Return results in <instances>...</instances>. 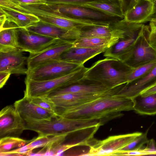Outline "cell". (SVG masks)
Segmentation results:
<instances>
[{
	"label": "cell",
	"mask_w": 156,
	"mask_h": 156,
	"mask_svg": "<svg viewBox=\"0 0 156 156\" xmlns=\"http://www.w3.org/2000/svg\"><path fill=\"white\" fill-rule=\"evenodd\" d=\"M16 4H29L40 2L44 0H10Z\"/></svg>",
	"instance_id": "8d00e7d4"
},
{
	"label": "cell",
	"mask_w": 156,
	"mask_h": 156,
	"mask_svg": "<svg viewBox=\"0 0 156 156\" xmlns=\"http://www.w3.org/2000/svg\"><path fill=\"white\" fill-rule=\"evenodd\" d=\"M28 99L38 106L58 114L57 107L48 96L31 98Z\"/></svg>",
	"instance_id": "1f68e13d"
},
{
	"label": "cell",
	"mask_w": 156,
	"mask_h": 156,
	"mask_svg": "<svg viewBox=\"0 0 156 156\" xmlns=\"http://www.w3.org/2000/svg\"><path fill=\"white\" fill-rule=\"evenodd\" d=\"M111 94L61 112L59 115L68 118L96 119L101 126L109 121L122 116L121 112L133 110L132 99Z\"/></svg>",
	"instance_id": "6da1fadb"
},
{
	"label": "cell",
	"mask_w": 156,
	"mask_h": 156,
	"mask_svg": "<svg viewBox=\"0 0 156 156\" xmlns=\"http://www.w3.org/2000/svg\"><path fill=\"white\" fill-rule=\"evenodd\" d=\"M156 83V66L146 75L126 83L116 94L117 96L132 99Z\"/></svg>",
	"instance_id": "ac0fdd59"
},
{
	"label": "cell",
	"mask_w": 156,
	"mask_h": 156,
	"mask_svg": "<svg viewBox=\"0 0 156 156\" xmlns=\"http://www.w3.org/2000/svg\"><path fill=\"white\" fill-rule=\"evenodd\" d=\"M154 3L150 0H139L132 8L126 11L124 19L126 22L142 23L147 22L152 15Z\"/></svg>",
	"instance_id": "7402d4cb"
},
{
	"label": "cell",
	"mask_w": 156,
	"mask_h": 156,
	"mask_svg": "<svg viewBox=\"0 0 156 156\" xmlns=\"http://www.w3.org/2000/svg\"><path fill=\"white\" fill-rule=\"evenodd\" d=\"M26 130V123L14 105H7L0 112V138L19 137Z\"/></svg>",
	"instance_id": "8fae6325"
},
{
	"label": "cell",
	"mask_w": 156,
	"mask_h": 156,
	"mask_svg": "<svg viewBox=\"0 0 156 156\" xmlns=\"http://www.w3.org/2000/svg\"><path fill=\"white\" fill-rule=\"evenodd\" d=\"M68 135L65 134L53 136L49 137L48 136L39 135L36 138L31 140L30 142L26 145L30 150L38 148L43 147V151L50 149L62 144Z\"/></svg>",
	"instance_id": "484cf974"
},
{
	"label": "cell",
	"mask_w": 156,
	"mask_h": 156,
	"mask_svg": "<svg viewBox=\"0 0 156 156\" xmlns=\"http://www.w3.org/2000/svg\"><path fill=\"white\" fill-rule=\"evenodd\" d=\"M0 12L6 16L7 21L14 23L19 27L26 28L40 21L37 17L33 14L23 13L2 6H0Z\"/></svg>",
	"instance_id": "cb8c5ba5"
},
{
	"label": "cell",
	"mask_w": 156,
	"mask_h": 156,
	"mask_svg": "<svg viewBox=\"0 0 156 156\" xmlns=\"http://www.w3.org/2000/svg\"><path fill=\"white\" fill-rule=\"evenodd\" d=\"M119 38L118 37H80L73 41L72 47L93 48L106 45L111 47L117 42Z\"/></svg>",
	"instance_id": "4316f807"
},
{
	"label": "cell",
	"mask_w": 156,
	"mask_h": 156,
	"mask_svg": "<svg viewBox=\"0 0 156 156\" xmlns=\"http://www.w3.org/2000/svg\"><path fill=\"white\" fill-rule=\"evenodd\" d=\"M25 28L30 31L41 35L63 41H72L67 39L68 30L46 23L39 21Z\"/></svg>",
	"instance_id": "603a6c76"
},
{
	"label": "cell",
	"mask_w": 156,
	"mask_h": 156,
	"mask_svg": "<svg viewBox=\"0 0 156 156\" xmlns=\"http://www.w3.org/2000/svg\"><path fill=\"white\" fill-rule=\"evenodd\" d=\"M0 152H7L23 146L31 141L12 136L4 137L0 138Z\"/></svg>",
	"instance_id": "f1b7e54d"
},
{
	"label": "cell",
	"mask_w": 156,
	"mask_h": 156,
	"mask_svg": "<svg viewBox=\"0 0 156 156\" xmlns=\"http://www.w3.org/2000/svg\"><path fill=\"white\" fill-rule=\"evenodd\" d=\"M156 66V62L133 68L127 78V83L140 78L150 73Z\"/></svg>",
	"instance_id": "4dcf8cb0"
},
{
	"label": "cell",
	"mask_w": 156,
	"mask_h": 156,
	"mask_svg": "<svg viewBox=\"0 0 156 156\" xmlns=\"http://www.w3.org/2000/svg\"><path fill=\"white\" fill-rule=\"evenodd\" d=\"M149 40L150 45L156 50V19L150 22Z\"/></svg>",
	"instance_id": "836d02e7"
},
{
	"label": "cell",
	"mask_w": 156,
	"mask_h": 156,
	"mask_svg": "<svg viewBox=\"0 0 156 156\" xmlns=\"http://www.w3.org/2000/svg\"><path fill=\"white\" fill-rule=\"evenodd\" d=\"M129 4L133 5L136 4L139 0H125Z\"/></svg>",
	"instance_id": "60d3db41"
},
{
	"label": "cell",
	"mask_w": 156,
	"mask_h": 156,
	"mask_svg": "<svg viewBox=\"0 0 156 156\" xmlns=\"http://www.w3.org/2000/svg\"><path fill=\"white\" fill-rule=\"evenodd\" d=\"M150 0L153 3L154 2L156 1V0Z\"/></svg>",
	"instance_id": "b9f144b4"
},
{
	"label": "cell",
	"mask_w": 156,
	"mask_h": 156,
	"mask_svg": "<svg viewBox=\"0 0 156 156\" xmlns=\"http://www.w3.org/2000/svg\"><path fill=\"white\" fill-rule=\"evenodd\" d=\"M80 6L90 8L103 13L111 17L124 18L123 0H102L90 2Z\"/></svg>",
	"instance_id": "44dd1931"
},
{
	"label": "cell",
	"mask_w": 156,
	"mask_h": 156,
	"mask_svg": "<svg viewBox=\"0 0 156 156\" xmlns=\"http://www.w3.org/2000/svg\"><path fill=\"white\" fill-rule=\"evenodd\" d=\"M11 9L23 13L33 14L40 21L68 30L91 26L92 24L90 20L69 18L63 15L52 5L44 2L29 4L15 3Z\"/></svg>",
	"instance_id": "3957f363"
},
{
	"label": "cell",
	"mask_w": 156,
	"mask_h": 156,
	"mask_svg": "<svg viewBox=\"0 0 156 156\" xmlns=\"http://www.w3.org/2000/svg\"><path fill=\"white\" fill-rule=\"evenodd\" d=\"M69 40L71 41L80 37H120L119 30L116 28L112 29L110 26H93L69 30Z\"/></svg>",
	"instance_id": "d6986e66"
},
{
	"label": "cell",
	"mask_w": 156,
	"mask_h": 156,
	"mask_svg": "<svg viewBox=\"0 0 156 156\" xmlns=\"http://www.w3.org/2000/svg\"><path fill=\"white\" fill-rule=\"evenodd\" d=\"M102 0H44L41 2L50 4L71 5L80 6L86 3Z\"/></svg>",
	"instance_id": "d6a6232c"
},
{
	"label": "cell",
	"mask_w": 156,
	"mask_h": 156,
	"mask_svg": "<svg viewBox=\"0 0 156 156\" xmlns=\"http://www.w3.org/2000/svg\"><path fill=\"white\" fill-rule=\"evenodd\" d=\"M146 147L144 149H140L147 154V155H156V144L154 139L149 140Z\"/></svg>",
	"instance_id": "e575fe53"
},
{
	"label": "cell",
	"mask_w": 156,
	"mask_h": 156,
	"mask_svg": "<svg viewBox=\"0 0 156 156\" xmlns=\"http://www.w3.org/2000/svg\"><path fill=\"white\" fill-rule=\"evenodd\" d=\"M73 42L61 40L41 52L30 53L27 60L28 69L45 62L58 59L62 53L72 47Z\"/></svg>",
	"instance_id": "5bb4252c"
},
{
	"label": "cell",
	"mask_w": 156,
	"mask_h": 156,
	"mask_svg": "<svg viewBox=\"0 0 156 156\" xmlns=\"http://www.w3.org/2000/svg\"><path fill=\"white\" fill-rule=\"evenodd\" d=\"M145 26L142 23H129L124 19L120 21L117 26L122 30V36L117 42L107 49L104 56L123 62L132 51Z\"/></svg>",
	"instance_id": "8992f818"
},
{
	"label": "cell",
	"mask_w": 156,
	"mask_h": 156,
	"mask_svg": "<svg viewBox=\"0 0 156 156\" xmlns=\"http://www.w3.org/2000/svg\"><path fill=\"white\" fill-rule=\"evenodd\" d=\"M51 5L61 13L69 18L104 21L103 20L111 17L100 11L86 7L71 5Z\"/></svg>",
	"instance_id": "9a60e30c"
},
{
	"label": "cell",
	"mask_w": 156,
	"mask_h": 156,
	"mask_svg": "<svg viewBox=\"0 0 156 156\" xmlns=\"http://www.w3.org/2000/svg\"><path fill=\"white\" fill-rule=\"evenodd\" d=\"M11 74L8 72H0V88L3 87Z\"/></svg>",
	"instance_id": "d590c367"
},
{
	"label": "cell",
	"mask_w": 156,
	"mask_h": 156,
	"mask_svg": "<svg viewBox=\"0 0 156 156\" xmlns=\"http://www.w3.org/2000/svg\"><path fill=\"white\" fill-rule=\"evenodd\" d=\"M142 133L136 132L125 134L110 136L101 141L97 140L90 147L86 155H114Z\"/></svg>",
	"instance_id": "30bf717a"
},
{
	"label": "cell",
	"mask_w": 156,
	"mask_h": 156,
	"mask_svg": "<svg viewBox=\"0 0 156 156\" xmlns=\"http://www.w3.org/2000/svg\"><path fill=\"white\" fill-rule=\"evenodd\" d=\"M156 93V83L142 92L141 95H146Z\"/></svg>",
	"instance_id": "f35d334b"
},
{
	"label": "cell",
	"mask_w": 156,
	"mask_h": 156,
	"mask_svg": "<svg viewBox=\"0 0 156 156\" xmlns=\"http://www.w3.org/2000/svg\"><path fill=\"white\" fill-rule=\"evenodd\" d=\"M133 69L117 59L107 57L88 68L83 80L112 89L127 83V76Z\"/></svg>",
	"instance_id": "7a4b0ae2"
},
{
	"label": "cell",
	"mask_w": 156,
	"mask_h": 156,
	"mask_svg": "<svg viewBox=\"0 0 156 156\" xmlns=\"http://www.w3.org/2000/svg\"><path fill=\"white\" fill-rule=\"evenodd\" d=\"M147 155V154L145 153L140 149L138 151H130L120 154L119 155Z\"/></svg>",
	"instance_id": "74e56055"
},
{
	"label": "cell",
	"mask_w": 156,
	"mask_h": 156,
	"mask_svg": "<svg viewBox=\"0 0 156 156\" xmlns=\"http://www.w3.org/2000/svg\"><path fill=\"white\" fill-rule=\"evenodd\" d=\"M108 45H103L93 48H70L62 53L59 59L80 65L84 64L90 59L99 54L104 52Z\"/></svg>",
	"instance_id": "e0dca14e"
},
{
	"label": "cell",
	"mask_w": 156,
	"mask_h": 156,
	"mask_svg": "<svg viewBox=\"0 0 156 156\" xmlns=\"http://www.w3.org/2000/svg\"><path fill=\"white\" fill-rule=\"evenodd\" d=\"M23 52L18 48H0V72L26 75L27 57Z\"/></svg>",
	"instance_id": "7c38bea8"
},
{
	"label": "cell",
	"mask_w": 156,
	"mask_h": 156,
	"mask_svg": "<svg viewBox=\"0 0 156 156\" xmlns=\"http://www.w3.org/2000/svg\"><path fill=\"white\" fill-rule=\"evenodd\" d=\"M149 129L145 132L136 137L129 144L114 154V155H119L122 153L140 150L143 145L147 144L149 140L147 137V134Z\"/></svg>",
	"instance_id": "f546056e"
},
{
	"label": "cell",
	"mask_w": 156,
	"mask_h": 156,
	"mask_svg": "<svg viewBox=\"0 0 156 156\" xmlns=\"http://www.w3.org/2000/svg\"><path fill=\"white\" fill-rule=\"evenodd\" d=\"M13 105L23 118L51 120L59 116L56 113L38 106L24 97L16 101Z\"/></svg>",
	"instance_id": "2e32d148"
},
{
	"label": "cell",
	"mask_w": 156,
	"mask_h": 156,
	"mask_svg": "<svg viewBox=\"0 0 156 156\" xmlns=\"http://www.w3.org/2000/svg\"><path fill=\"white\" fill-rule=\"evenodd\" d=\"M23 119L26 123V130L34 131L39 135L48 136L69 135L89 129L95 124L93 119H70L60 115L51 120Z\"/></svg>",
	"instance_id": "277c9868"
},
{
	"label": "cell",
	"mask_w": 156,
	"mask_h": 156,
	"mask_svg": "<svg viewBox=\"0 0 156 156\" xmlns=\"http://www.w3.org/2000/svg\"><path fill=\"white\" fill-rule=\"evenodd\" d=\"M149 28L145 25L130 53L123 62L133 68L156 62V50L150 44Z\"/></svg>",
	"instance_id": "ba28073f"
},
{
	"label": "cell",
	"mask_w": 156,
	"mask_h": 156,
	"mask_svg": "<svg viewBox=\"0 0 156 156\" xmlns=\"http://www.w3.org/2000/svg\"><path fill=\"white\" fill-rule=\"evenodd\" d=\"M133 110L141 115H154L156 114V93L141 95L132 99Z\"/></svg>",
	"instance_id": "d4e9b609"
},
{
	"label": "cell",
	"mask_w": 156,
	"mask_h": 156,
	"mask_svg": "<svg viewBox=\"0 0 156 156\" xmlns=\"http://www.w3.org/2000/svg\"><path fill=\"white\" fill-rule=\"evenodd\" d=\"M156 19V1L154 3V9L153 12L147 20V22L151 21Z\"/></svg>",
	"instance_id": "ab89813d"
},
{
	"label": "cell",
	"mask_w": 156,
	"mask_h": 156,
	"mask_svg": "<svg viewBox=\"0 0 156 156\" xmlns=\"http://www.w3.org/2000/svg\"><path fill=\"white\" fill-rule=\"evenodd\" d=\"M88 68L83 65L68 74L46 80L36 81L25 79L24 97L30 98L48 96L56 89L81 82Z\"/></svg>",
	"instance_id": "5b68a950"
},
{
	"label": "cell",
	"mask_w": 156,
	"mask_h": 156,
	"mask_svg": "<svg viewBox=\"0 0 156 156\" xmlns=\"http://www.w3.org/2000/svg\"><path fill=\"white\" fill-rule=\"evenodd\" d=\"M61 40L30 31L25 28H17V47L23 52L37 53Z\"/></svg>",
	"instance_id": "9c48e42d"
},
{
	"label": "cell",
	"mask_w": 156,
	"mask_h": 156,
	"mask_svg": "<svg viewBox=\"0 0 156 156\" xmlns=\"http://www.w3.org/2000/svg\"><path fill=\"white\" fill-rule=\"evenodd\" d=\"M83 65L54 59L28 69L25 79L36 81L54 79L68 74Z\"/></svg>",
	"instance_id": "52a82bcc"
},
{
	"label": "cell",
	"mask_w": 156,
	"mask_h": 156,
	"mask_svg": "<svg viewBox=\"0 0 156 156\" xmlns=\"http://www.w3.org/2000/svg\"><path fill=\"white\" fill-rule=\"evenodd\" d=\"M116 91V88H114L104 93L98 94H83L67 93L48 97L50 98L57 108H62V110L61 112L78 106L98 98L115 93Z\"/></svg>",
	"instance_id": "4fadbf2b"
},
{
	"label": "cell",
	"mask_w": 156,
	"mask_h": 156,
	"mask_svg": "<svg viewBox=\"0 0 156 156\" xmlns=\"http://www.w3.org/2000/svg\"><path fill=\"white\" fill-rule=\"evenodd\" d=\"M18 27L14 23L6 20L0 27V48H17L16 31Z\"/></svg>",
	"instance_id": "83f0119b"
},
{
	"label": "cell",
	"mask_w": 156,
	"mask_h": 156,
	"mask_svg": "<svg viewBox=\"0 0 156 156\" xmlns=\"http://www.w3.org/2000/svg\"><path fill=\"white\" fill-rule=\"evenodd\" d=\"M110 89L100 84L83 80L78 83L56 89L52 92L48 96L67 93L83 94H98L104 93Z\"/></svg>",
	"instance_id": "ffe728a7"
}]
</instances>
